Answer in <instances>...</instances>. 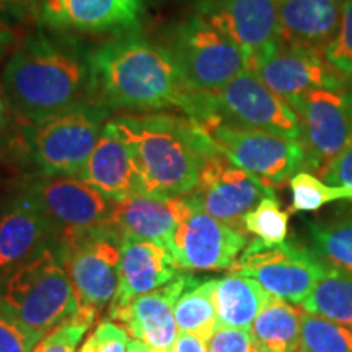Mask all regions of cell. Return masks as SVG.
<instances>
[{
  "mask_svg": "<svg viewBox=\"0 0 352 352\" xmlns=\"http://www.w3.org/2000/svg\"><path fill=\"white\" fill-rule=\"evenodd\" d=\"M250 331L263 352H298L302 311L294 303L271 296Z\"/></svg>",
  "mask_w": 352,
  "mask_h": 352,
  "instance_id": "25",
  "label": "cell"
},
{
  "mask_svg": "<svg viewBox=\"0 0 352 352\" xmlns=\"http://www.w3.org/2000/svg\"><path fill=\"white\" fill-rule=\"evenodd\" d=\"M280 41L327 51L340 28L344 0H276Z\"/></svg>",
  "mask_w": 352,
  "mask_h": 352,
  "instance_id": "23",
  "label": "cell"
},
{
  "mask_svg": "<svg viewBox=\"0 0 352 352\" xmlns=\"http://www.w3.org/2000/svg\"><path fill=\"white\" fill-rule=\"evenodd\" d=\"M189 277L179 274L164 287L134 298L129 305L109 314V320L121 323L132 340L142 342L147 352H171L178 336L175 303Z\"/></svg>",
  "mask_w": 352,
  "mask_h": 352,
  "instance_id": "17",
  "label": "cell"
},
{
  "mask_svg": "<svg viewBox=\"0 0 352 352\" xmlns=\"http://www.w3.org/2000/svg\"><path fill=\"white\" fill-rule=\"evenodd\" d=\"M243 228L264 245L284 243L289 233V212L280 208L276 196L266 197L245 215Z\"/></svg>",
  "mask_w": 352,
  "mask_h": 352,
  "instance_id": "31",
  "label": "cell"
},
{
  "mask_svg": "<svg viewBox=\"0 0 352 352\" xmlns=\"http://www.w3.org/2000/svg\"><path fill=\"white\" fill-rule=\"evenodd\" d=\"M2 118H3V101L0 98V122H2Z\"/></svg>",
  "mask_w": 352,
  "mask_h": 352,
  "instance_id": "42",
  "label": "cell"
},
{
  "mask_svg": "<svg viewBox=\"0 0 352 352\" xmlns=\"http://www.w3.org/2000/svg\"><path fill=\"white\" fill-rule=\"evenodd\" d=\"M328 263L318 254L292 243L264 245L253 240L230 272L254 279L264 290L283 300L302 305L327 272Z\"/></svg>",
  "mask_w": 352,
  "mask_h": 352,
  "instance_id": "10",
  "label": "cell"
},
{
  "mask_svg": "<svg viewBox=\"0 0 352 352\" xmlns=\"http://www.w3.org/2000/svg\"><path fill=\"white\" fill-rule=\"evenodd\" d=\"M127 352H147L142 342L135 341V340H129V347H127Z\"/></svg>",
  "mask_w": 352,
  "mask_h": 352,
  "instance_id": "41",
  "label": "cell"
},
{
  "mask_svg": "<svg viewBox=\"0 0 352 352\" xmlns=\"http://www.w3.org/2000/svg\"><path fill=\"white\" fill-rule=\"evenodd\" d=\"M109 122L129 147L147 196H188L197 186L208 157L217 152L204 127L188 116L144 114Z\"/></svg>",
  "mask_w": 352,
  "mask_h": 352,
  "instance_id": "2",
  "label": "cell"
},
{
  "mask_svg": "<svg viewBox=\"0 0 352 352\" xmlns=\"http://www.w3.org/2000/svg\"><path fill=\"white\" fill-rule=\"evenodd\" d=\"M50 239H54L52 227L23 189L0 212V272L41 252Z\"/></svg>",
  "mask_w": 352,
  "mask_h": 352,
  "instance_id": "22",
  "label": "cell"
},
{
  "mask_svg": "<svg viewBox=\"0 0 352 352\" xmlns=\"http://www.w3.org/2000/svg\"><path fill=\"white\" fill-rule=\"evenodd\" d=\"M315 253L329 266L352 274V217L331 223H311Z\"/></svg>",
  "mask_w": 352,
  "mask_h": 352,
  "instance_id": "28",
  "label": "cell"
},
{
  "mask_svg": "<svg viewBox=\"0 0 352 352\" xmlns=\"http://www.w3.org/2000/svg\"><path fill=\"white\" fill-rule=\"evenodd\" d=\"M142 8L144 0H43L39 20L54 32H129Z\"/></svg>",
  "mask_w": 352,
  "mask_h": 352,
  "instance_id": "18",
  "label": "cell"
},
{
  "mask_svg": "<svg viewBox=\"0 0 352 352\" xmlns=\"http://www.w3.org/2000/svg\"><path fill=\"white\" fill-rule=\"evenodd\" d=\"M302 307L307 314L352 328V274L328 264L324 276Z\"/></svg>",
  "mask_w": 352,
  "mask_h": 352,
  "instance_id": "27",
  "label": "cell"
},
{
  "mask_svg": "<svg viewBox=\"0 0 352 352\" xmlns=\"http://www.w3.org/2000/svg\"><path fill=\"white\" fill-rule=\"evenodd\" d=\"M2 90L8 104L30 122L91 103V54L74 39L32 34L8 59Z\"/></svg>",
  "mask_w": 352,
  "mask_h": 352,
  "instance_id": "1",
  "label": "cell"
},
{
  "mask_svg": "<svg viewBox=\"0 0 352 352\" xmlns=\"http://www.w3.org/2000/svg\"><path fill=\"white\" fill-rule=\"evenodd\" d=\"M129 334L113 320L98 323L78 352H127Z\"/></svg>",
  "mask_w": 352,
  "mask_h": 352,
  "instance_id": "34",
  "label": "cell"
},
{
  "mask_svg": "<svg viewBox=\"0 0 352 352\" xmlns=\"http://www.w3.org/2000/svg\"><path fill=\"white\" fill-rule=\"evenodd\" d=\"M78 178L113 202L142 195L129 147L109 121Z\"/></svg>",
  "mask_w": 352,
  "mask_h": 352,
  "instance_id": "21",
  "label": "cell"
},
{
  "mask_svg": "<svg viewBox=\"0 0 352 352\" xmlns=\"http://www.w3.org/2000/svg\"><path fill=\"white\" fill-rule=\"evenodd\" d=\"M250 70L287 103L310 90L341 87L352 80L324 51L285 41L254 60Z\"/></svg>",
  "mask_w": 352,
  "mask_h": 352,
  "instance_id": "15",
  "label": "cell"
},
{
  "mask_svg": "<svg viewBox=\"0 0 352 352\" xmlns=\"http://www.w3.org/2000/svg\"><path fill=\"white\" fill-rule=\"evenodd\" d=\"M32 0H0V8L2 10H10V8H20L26 6Z\"/></svg>",
  "mask_w": 352,
  "mask_h": 352,
  "instance_id": "40",
  "label": "cell"
},
{
  "mask_svg": "<svg viewBox=\"0 0 352 352\" xmlns=\"http://www.w3.org/2000/svg\"><path fill=\"white\" fill-rule=\"evenodd\" d=\"M202 127L219 152L233 165L254 175L271 188L280 186L305 165L300 140L226 122Z\"/></svg>",
  "mask_w": 352,
  "mask_h": 352,
  "instance_id": "11",
  "label": "cell"
},
{
  "mask_svg": "<svg viewBox=\"0 0 352 352\" xmlns=\"http://www.w3.org/2000/svg\"><path fill=\"white\" fill-rule=\"evenodd\" d=\"M271 294L254 279L230 272L215 279L214 305L219 328H236L250 331Z\"/></svg>",
  "mask_w": 352,
  "mask_h": 352,
  "instance_id": "24",
  "label": "cell"
},
{
  "mask_svg": "<svg viewBox=\"0 0 352 352\" xmlns=\"http://www.w3.org/2000/svg\"><path fill=\"white\" fill-rule=\"evenodd\" d=\"M95 95L101 104L129 111L178 108L184 113L191 91L173 56L138 33L109 39L91 52Z\"/></svg>",
  "mask_w": 352,
  "mask_h": 352,
  "instance_id": "3",
  "label": "cell"
},
{
  "mask_svg": "<svg viewBox=\"0 0 352 352\" xmlns=\"http://www.w3.org/2000/svg\"><path fill=\"white\" fill-rule=\"evenodd\" d=\"M13 41H15V34H13L12 30H8L7 26L0 25V57L6 54L8 47L13 44Z\"/></svg>",
  "mask_w": 352,
  "mask_h": 352,
  "instance_id": "39",
  "label": "cell"
},
{
  "mask_svg": "<svg viewBox=\"0 0 352 352\" xmlns=\"http://www.w3.org/2000/svg\"><path fill=\"white\" fill-rule=\"evenodd\" d=\"M103 104H80L25 127L30 155L43 176L78 178L107 126Z\"/></svg>",
  "mask_w": 352,
  "mask_h": 352,
  "instance_id": "6",
  "label": "cell"
},
{
  "mask_svg": "<svg viewBox=\"0 0 352 352\" xmlns=\"http://www.w3.org/2000/svg\"><path fill=\"white\" fill-rule=\"evenodd\" d=\"M215 279L201 280L189 277V283L175 303V320L179 331L195 334L208 342L217 331L219 321L214 305Z\"/></svg>",
  "mask_w": 352,
  "mask_h": 352,
  "instance_id": "26",
  "label": "cell"
},
{
  "mask_svg": "<svg viewBox=\"0 0 352 352\" xmlns=\"http://www.w3.org/2000/svg\"><path fill=\"white\" fill-rule=\"evenodd\" d=\"M188 196L160 199L147 195H134L114 202L109 223L122 239L153 241L168 250L171 235L191 210Z\"/></svg>",
  "mask_w": 352,
  "mask_h": 352,
  "instance_id": "20",
  "label": "cell"
},
{
  "mask_svg": "<svg viewBox=\"0 0 352 352\" xmlns=\"http://www.w3.org/2000/svg\"><path fill=\"white\" fill-rule=\"evenodd\" d=\"M171 352H209V349L208 342L202 341L201 338L195 336V334L179 331Z\"/></svg>",
  "mask_w": 352,
  "mask_h": 352,
  "instance_id": "38",
  "label": "cell"
},
{
  "mask_svg": "<svg viewBox=\"0 0 352 352\" xmlns=\"http://www.w3.org/2000/svg\"><path fill=\"white\" fill-rule=\"evenodd\" d=\"M320 178L333 186H342L352 191V142L324 170Z\"/></svg>",
  "mask_w": 352,
  "mask_h": 352,
  "instance_id": "37",
  "label": "cell"
},
{
  "mask_svg": "<svg viewBox=\"0 0 352 352\" xmlns=\"http://www.w3.org/2000/svg\"><path fill=\"white\" fill-rule=\"evenodd\" d=\"M0 310L41 336L80 311L67 272L50 246L0 272Z\"/></svg>",
  "mask_w": 352,
  "mask_h": 352,
  "instance_id": "4",
  "label": "cell"
},
{
  "mask_svg": "<svg viewBox=\"0 0 352 352\" xmlns=\"http://www.w3.org/2000/svg\"><path fill=\"white\" fill-rule=\"evenodd\" d=\"M210 217L243 230V217L274 189L256 176L233 165L222 152H214L202 166L197 186L188 195Z\"/></svg>",
  "mask_w": 352,
  "mask_h": 352,
  "instance_id": "13",
  "label": "cell"
},
{
  "mask_svg": "<svg viewBox=\"0 0 352 352\" xmlns=\"http://www.w3.org/2000/svg\"><path fill=\"white\" fill-rule=\"evenodd\" d=\"M41 338V334L0 310V352H33Z\"/></svg>",
  "mask_w": 352,
  "mask_h": 352,
  "instance_id": "35",
  "label": "cell"
},
{
  "mask_svg": "<svg viewBox=\"0 0 352 352\" xmlns=\"http://www.w3.org/2000/svg\"><path fill=\"white\" fill-rule=\"evenodd\" d=\"M292 204L290 212H315L323 206L336 201H352V191L342 186H333L310 171H297L289 179Z\"/></svg>",
  "mask_w": 352,
  "mask_h": 352,
  "instance_id": "29",
  "label": "cell"
},
{
  "mask_svg": "<svg viewBox=\"0 0 352 352\" xmlns=\"http://www.w3.org/2000/svg\"><path fill=\"white\" fill-rule=\"evenodd\" d=\"M122 235L111 223L59 241V259L82 310L100 314L116 296Z\"/></svg>",
  "mask_w": 352,
  "mask_h": 352,
  "instance_id": "8",
  "label": "cell"
},
{
  "mask_svg": "<svg viewBox=\"0 0 352 352\" xmlns=\"http://www.w3.org/2000/svg\"><path fill=\"white\" fill-rule=\"evenodd\" d=\"M179 276V267L165 246L124 239L121 245L120 279L109 314L121 310L144 294L164 287Z\"/></svg>",
  "mask_w": 352,
  "mask_h": 352,
  "instance_id": "19",
  "label": "cell"
},
{
  "mask_svg": "<svg viewBox=\"0 0 352 352\" xmlns=\"http://www.w3.org/2000/svg\"><path fill=\"white\" fill-rule=\"evenodd\" d=\"M209 352H263L252 331L236 328H217L208 341Z\"/></svg>",
  "mask_w": 352,
  "mask_h": 352,
  "instance_id": "36",
  "label": "cell"
},
{
  "mask_svg": "<svg viewBox=\"0 0 352 352\" xmlns=\"http://www.w3.org/2000/svg\"><path fill=\"white\" fill-rule=\"evenodd\" d=\"M324 52L338 69L352 77V0H344L340 28Z\"/></svg>",
  "mask_w": 352,
  "mask_h": 352,
  "instance_id": "33",
  "label": "cell"
},
{
  "mask_svg": "<svg viewBox=\"0 0 352 352\" xmlns=\"http://www.w3.org/2000/svg\"><path fill=\"white\" fill-rule=\"evenodd\" d=\"M298 352H352V328L305 311Z\"/></svg>",
  "mask_w": 352,
  "mask_h": 352,
  "instance_id": "30",
  "label": "cell"
},
{
  "mask_svg": "<svg viewBox=\"0 0 352 352\" xmlns=\"http://www.w3.org/2000/svg\"><path fill=\"white\" fill-rule=\"evenodd\" d=\"M197 15L239 44L250 65L280 43L276 0H201Z\"/></svg>",
  "mask_w": 352,
  "mask_h": 352,
  "instance_id": "16",
  "label": "cell"
},
{
  "mask_svg": "<svg viewBox=\"0 0 352 352\" xmlns=\"http://www.w3.org/2000/svg\"><path fill=\"white\" fill-rule=\"evenodd\" d=\"M189 201L191 210L171 235L170 254L183 271L232 270L246 248V232L210 217Z\"/></svg>",
  "mask_w": 352,
  "mask_h": 352,
  "instance_id": "14",
  "label": "cell"
},
{
  "mask_svg": "<svg viewBox=\"0 0 352 352\" xmlns=\"http://www.w3.org/2000/svg\"><path fill=\"white\" fill-rule=\"evenodd\" d=\"M25 189L50 222L57 243L111 220L114 202L80 178L43 176Z\"/></svg>",
  "mask_w": 352,
  "mask_h": 352,
  "instance_id": "12",
  "label": "cell"
},
{
  "mask_svg": "<svg viewBox=\"0 0 352 352\" xmlns=\"http://www.w3.org/2000/svg\"><path fill=\"white\" fill-rule=\"evenodd\" d=\"M95 311L82 310L72 320L65 321L43 336L33 352H76L85 333L96 320Z\"/></svg>",
  "mask_w": 352,
  "mask_h": 352,
  "instance_id": "32",
  "label": "cell"
},
{
  "mask_svg": "<svg viewBox=\"0 0 352 352\" xmlns=\"http://www.w3.org/2000/svg\"><path fill=\"white\" fill-rule=\"evenodd\" d=\"M289 104L300 126L303 168L321 176L352 142V80L341 87L310 90Z\"/></svg>",
  "mask_w": 352,
  "mask_h": 352,
  "instance_id": "9",
  "label": "cell"
},
{
  "mask_svg": "<svg viewBox=\"0 0 352 352\" xmlns=\"http://www.w3.org/2000/svg\"><path fill=\"white\" fill-rule=\"evenodd\" d=\"M189 91H215L250 70L245 51L199 15L182 21L166 46Z\"/></svg>",
  "mask_w": 352,
  "mask_h": 352,
  "instance_id": "7",
  "label": "cell"
},
{
  "mask_svg": "<svg viewBox=\"0 0 352 352\" xmlns=\"http://www.w3.org/2000/svg\"><path fill=\"white\" fill-rule=\"evenodd\" d=\"M184 114L199 126L226 122L289 139H300L296 111L283 96L264 85L252 70L240 74L215 91H191Z\"/></svg>",
  "mask_w": 352,
  "mask_h": 352,
  "instance_id": "5",
  "label": "cell"
}]
</instances>
